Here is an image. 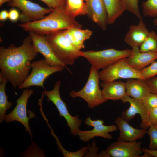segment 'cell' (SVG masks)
I'll return each instance as SVG.
<instances>
[{"label": "cell", "mask_w": 157, "mask_h": 157, "mask_svg": "<svg viewBox=\"0 0 157 157\" xmlns=\"http://www.w3.org/2000/svg\"><path fill=\"white\" fill-rule=\"evenodd\" d=\"M140 72L145 80L157 75V61H154Z\"/></svg>", "instance_id": "cell-30"}, {"label": "cell", "mask_w": 157, "mask_h": 157, "mask_svg": "<svg viewBox=\"0 0 157 157\" xmlns=\"http://www.w3.org/2000/svg\"><path fill=\"white\" fill-rule=\"evenodd\" d=\"M38 53L29 35L19 47L11 44L7 48L0 47V73L16 89L28 76L32 61Z\"/></svg>", "instance_id": "cell-1"}, {"label": "cell", "mask_w": 157, "mask_h": 157, "mask_svg": "<svg viewBox=\"0 0 157 157\" xmlns=\"http://www.w3.org/2000/svg\"><path fill=\"white\" fill-rule=\"evenodd\" d=\"M46 4L49 8L54 9L65 4V0H40Z\"/></svg>", "instance_id": "cell-32"}, {"label": "cell", "mask_w": 157, "mask_h": 157, "mask_svg": "<svg viewBox=\"0 0 157 157\" xmlns=\"http://www.w3.org/2000/svg\"><path fill=\"white\" fill-rule=\"evenodd\" d=\"M144 105L149 112L157 107V95L149 92L142 99Z\"/></svg>", "instance_id": "cell-28"}, {"label": "cell", "mask_w": 157, "mask_h": 157, "mask_svg": "<svg viewBox=\"0 0 157 157\" xmlns=\"http://www.w3.org/2000/svg\"><path fill=\"white\" fill-rule=\"evenodd\" d=\"M29 33L35 50L44 56L49 65L52 67L62 66L65 67L56 56L45 36L40 35L32 32Z\"/></svg>", "instance_id": "cell-14"}, {"label": "cell", "mask_w": 157, "mask_h": 157, "mask_svg": "<svg viewBox=\"0 0 157 157\" xmlns=\"http://www.w3.org/2000/svg\"><path fill=\"white\" fill-rule=\"evenodd\" d=\"M33 92V91L31 89H24L20 97L17 100V104L15 108L9 114L6 115L3 119V121L8 123L14 121L20 122L32 138L33 135L29 121L30 119L36 117L33 113L29 117H28L27 106L28 99Z\"/></svg>", "instance_id": "cell-9"}, {"label": "cell", "mask_w": 157, "mask_h": 157, "mask_svg": "<svg viewBox=\"0 0 157 157\" xmlns=\"http://www.w3.org/2000/svg\"><path fill=\"white\" fill-rule=\"evenodd\" d=\"M86 15L102 30L106 29L107 13L103 0H87Z\"/></svg>", "instance_id": "cell-15"}, {"label": "cell", "mask_w": 157, "mask_h": 157, "mask_svg": "<svg viewBox=\"0 0 157 157\" xmlns=\"http://www.w3.org/2000/svg\"><path fill=\"white\" fill-rule=\"evenodd\" d=\"M98 70L91 66L87 82L80 90L71 91L69 96L74 99L80 97L87 102L88 107L93 108L107 101L104 98L99 87Z\"/></svg>", "instance_id": "cell-4"}, {"label": "cell", "mask_w": 157, "mask_h": 157, "mask_svg": "<svg viewBox=\"0 0 157 157\" xmlns=\"http://www.w3.org/2000/svg\"><path fill=\"white\" fill-rule=\"evenodd\" d=\"M150 32L142 19L137 24L131 25L124 38V42L132 48L140 47L144 42Z\"/></svg>", "instance_id": "cell-16"}, {"label": "cell", "mask_w": 157, "mask_h": 157, "mask_svg": "<svg viewBox=\"0 0 157 157\" xmlns=\"http://www.w3.org/2000/svg\"><path fill=\"white\" fill-rule=\"evenodd\" d=\"M147 133L150 138V142L148 149L157 150V125H151L149 126Z\"/></svg>", "instance_id": "cell-29"}, {"label": "cell", "mask_w": 157, "mask_h": 157, "mask_svg": "<svg viewBox=\"0 0 157 157\" xmlns=\"http://www.w3.org/2000/svg\"><path fill=\"white\" fill-rule=\"evenodd\" d=\"M61 83V81H58L55 83L52 90H45L43 92L44 95L47 97V101L53 103L58 110L60 116L63 117L66 120L67 125L70 129L71 134L76 136L80 129L82 121L78 116H73L70 114L65 103L62 100L60 93Z\"/></svg>", "instance_id": "cell-6"}, {"label": "cell", "mask_w": 157, "mask_h": 157, "mask_svg": "<svg viewBox=\"0 0 157 157\" xmlns=\"http://www.w3.org/2000/svg\"><path fill=\"white\" fill-rule=\"evenodd\" d=\"M149 118L150 125H157V107L149 112Z\"/></svg>", "instance_id": "cell-34"}, {"label": "cell", "mask_w": 157, "mask_h": 157, "mask_svg": "<svg viewBox=\"0 0 157 157\" xmlns=\"http://www.w3.org/2000/svg\"><path fill=\"white\" fill-rule=\"evenodd\" d=\"M103 1L107 12L108 24H113L125 10L122 0Z\"/></svg>", "instance_id": "cell-22"}, {"label": "cell", "mask_w": 157, "mask_h": 157, "mask_svg": "<svg viewBox=\"0 0 157 157\" xmlns=\"http://www.w3.org/2000/svg\"><path fill=\"white\" fill-rule=\"evenodd\" d=\"M121 100L123 102H128L130 104L129 107L121 113V117L129 122L138 114L141 120L140 127L146 130L149 127V112L142 101L135 99L127 95Z\"/></svg>", "instance_id": "cell-12"}, {"label": "cell", "mask_w": 157, "mask_h": 157, "mask_svg": "<svg viewBox=\"0 0 157 157\" xmlns=\"http://www.w3.org/2000/svg\"><path fill=\"white\" fill-rule=\"evenodd\" d=\"M145 81L150 92L157 95V75Z\"/></svg>", "instance_id": "cell-31"}, {"label": "cell", "mask_w": 157, "mask_h": 157, "mask_svg": "<svg viewBox=\"0 0 157 157\" xmlns=\"http://www.w3.org/2000/svg\"><path fill=\"white\" fill-rule=\"evenodd\" d=\"M7 3L8 6L17 7L22 11L19 19L23 23L42 19L45 15L50 13L53 10L42 7L28 0H12Z\"/></svg>", "instance_id": "cell-10"}, {"label": "cell", "mask_w": 157, "mask_h": 157, "mask_svg": "<svg viewBox=\"0 0 157 157\" xmlns=\"http://www.w3.org/2000/svg\"><path fill=\"white\" fill-rule=\"evenodd\" d=\"M32 70L24 82L18 87L22 89L32 86L41 87L45 89L44 82L49 76L56 72L62 71V66L52 67L49 65L45 59L32 61Z\"/></svg>", "instance_id": "cell-7"}, {"label": "cell", "mask_w": 157, "mask_h": 157, "mask_svg": "<svg viewBox=\"0 0 157 157\" xmlns=\"http://www.w3.org/2000/svg\"><path fill=\"white\" fill-rule=\"evenodd\" d=\"M63 30L45 36L57 58L65 66L72 65L76 60L82 56V51L76 48L66 37Z\"/></svg>", "instance_id": "cell-3"}, {"label": "cell", "mask_w": 157, "mask_h": 157, "mask_svg": "<svg viewBox=\"0 0 157 157\" xmlns=\"http://www.w3.org/2000/svg\"><path fill=\"white\" fill-rule=\"evenodd\" d=\"M104 98L115 101L121 100L126 95L125 83L121 81H114L108 82H102L100 83Z\"/></svg>", "instance_id": "cell-19"}, {"label": "cell", "mask_w": 157, "mask_h": 157, "mask_svg": "<svg viewBox=\"0 0 157 157\" xmlns=\"http://www.w3.org/2000/svg\"><path fill=\"white\" fill-rule=\"evenodd\" d=\"M153 24L154 25L157 26V16L155 17V18L154 19L153 22Z\"/></svg>", "instance_id": "cell-40"}, {"label": "cell", "mask_w": 157, "mask_h": 157, "mask_svg": "<svg viewBox=\"0 0 157 157\" xmlns=\"http://www.w3.org/2000/svg\"><path fill=\"white\" fill-rule=\"evenodd\" d=\"M143 14L145 16L156 17L157 16V0H147L141 4Z\"/></svg>", "instance_id": "cell-26"}, {"label": "cell", "mask_w": 157, "mask_h": 157, "mask_svg": "<svg viewBox=\"0 0 157 157\" xmlns=\"http://www.w3.org/2000/svg\"><path fill=\"white\" fill-rule=\"evenodd\" d=\"M143 152H145L149 153L151 154L153 157H157V150H152L148 149L143 148H142Z\"/></svg>", "instance_id": "cell-37"}, {"label": "cell", "mask_w": 157, "mask_h": 157, "mask_svg": "<svg viewBox=\"0 0 157 157\" xmlns=\"http://www.w3.org/2000/svg\"><path fill=\"white\" fill-rule=\"evenodd\" d=\"M8 13V18L12 22H16L19 18L20 14L19 11L15 8L11 9Z\"/></svg>", "instance_id": "cell-35"}, {"label": "cell", "mask_w": 157, "mask_h": 157, "mask_svg": "<svg viewBox=\"0 0 157 157\" xmlns=\"http://www.w3.org/2000/svg\"><path fill=\"white\" fill-rule=\"evenodd\" d=\"M8 82L0 73V122L2 123L6 110L10 108L12 103L8 100L5 90Z\"/></svg>", "instance_id": "cell-23"}, {"label": "cell", "mask_w": 157, "mask_h": 157, "mask_svg": "<svg viewBox=\"0 0 157 157\" xmlns=\"http://www.w3.org/2000/svg\"><path fill=\"white\" fill-rule=\"evenodd\" d=\"M64 31L66 38L74 46L80 50L85 47V41L89 39L92 34V31L90 30L78 28H68Z\"/></svg>", "instance_id": "cell-21"}, {"label": "cell", "mask_w": 157, "mask_h": 157, "mask_svg": "<svg viewBox=\"0 0 157 157\" xmlns=\"http://www.w3.org/2000/svg\"><path fill=\"white\" fill-rule=\"evenodd\" d=\"M115 122L120 131L117 141H136L144 137L147 133L146 129H138L133 127L121 117L117 118Z\"/></svg>", "instance_id": "cell-18"}, {"label": "cell", "mask_w": 157, "mask_h": 157, "mask_svg": "<svg viewBox=\"0 0 157 157\" xmlns=\"http://www.w3.org/2000/svg\"><path fill=\"white\" fill-rule=\"evenodd\" d=\"M139 49L141 52L151 51L157 53V34L154 31L150 32Z\"/></svg>", "instance_id": "cell-25"}, {"label": "cell", "mask_w": 157, "mask_h": 157, "mask_svg": "<svg viewBox=\"0 0 157 157\" xmlns=\"http://www.w3.org/2000/svg\"><path fill=\"white\" fill-rule=\"evenodd\" d=\"M12 1V0H0V6L1 7L2 5L6 2H10Z\"/></svg>", "instance_id": "cell-39"}, {"label": "cell", "mask_w": 157, "mask_h": 157, "mask_svg": "<svg viewBox=\"0 0 157 157\" xmlns=\"http://www.w3.org/2000/svg\"><path fill=\"white\" fill-rule=\"evenodd\" d=\"M139 0H122L125 10L133 14L139 19H142L138 6Z\"/></svg>", "instance_id": "cell-27"}, {"label": "cell", "mask_w": 157, "mask_h": 157, "mask_svg": "<svg viewBox=\"0 0 157 157\" xmlns=\"http://www.w3.org/2000/svg\"><path fill=\"white\" fill-rule=\"evenodd\" d=\"M126 95L136 100L142 101L150 92L145 80L131 78L125 82Z\"/></svg>", "instance_id": "cell-20"}, {"label": "cell", "mask_w": 157, "mask_h": 157, "mask_svg": "<svg viewBox=\"0 0 157 157\" xmlns=\"http://www.w3.org/2000/svg\"><path fill=\"white\" fill-rule=\"evenodd\" d=\"M92 146L90 145L88 146V149L85 154V157H97L98 156V148L96 146L95 141L92 144Z\"/></svg>", "instance_id": "cell-33"}, {"label": "cell", "mask_w": 157, "mask_h": 157, "mask_svg": "<svg viewBox=\"0 0 157 157\" xmlns=\"http://www.w3.org/2000/svg\"><path fill=\"white\" fill-rule=\"evenodd\" d=\"M87 1V0H65L67 9L75 17L86 14Z\"/></svg>", "instance_id": "cell-24"}, {"label": "cell", "mask_w": 157, "mask_h": 157, "mask_svg": "<svg viewBox=\"0 0 157 157\" xmlns=\"http://www.w3.org/2000/svg\"><path fill=\"white\" fill-rule=\"evenodd\" d=\"M130 55L126 58L128 65L134 69L140 71L157 59V53L141 52L139 48H132Z\"/></svg>", "instance_id": "cell-17"}, {"label": "cell", "mask_w": 157, "mask_h": 157, "mask_svg": "<svg viewBox=\"0 0 157 157\" xmlns=\"http://www.w3.org/2000/svg\"><path fill=\"white\" fill-rule=\"evenodd\" d=\"M75 18L68 10L65 4L53 9L48 15L42 19L23 23L18 26L26 31L45 36L60 30L81 28V25Z\"/></svg>", "instance_id": "cell-2"}, {"label": "cell", "mask_w": 157, "mask_h": 157, "mask_svg": "<svg viewBox=\"0 0 157 157\" xmlns=\"http://www.w3.org/2000/svg\"><path fill=\"white\" fill-rule=\"evenodd\" d=\"M98 157H110L109 154L106 151H102L98 154Z\"/></svg>", "instance_id": "cell-38"}, {"label": "cell", "mask_w": 157, "mask_h": 157, "mask_svg": "<svg viewBox=\"0 0 157 157\" xmlns=\"http://www.w3.org/2000/svg\"><path fill=\"white\" fill-rule=\"evenodd\" d=\"M141 143L140 141H117L108 146L106 151L112 157H141L143 152Z\"/></svg>", "instance_id": "cell-13"}, {"label": "cell", "mask_w": 157, "mask_h": 157, "mask_svg": "<svg viewBox=\"0 0 157 157\" xmlns=\"http://www.w3.org/2000/svg\"><path fill=\"white\" fill-rule=\"evenodd\" d=\"M132 51V49L119 50L113 48L99 51L90 50L82 51V57L99 70L106 68L122 58L128 57Z\"/></svg>", "instance_id": "cell-5"}, {"label": "cell", "mask_w": 157, "mask_h": 157, "mask_svg": "<svg viewBox=\"0 0 157 157\" xmlns=\"http://www.w3.org/2000/svg\"><path fill=\"white\" fill-rule=\"evenodd\" d=\"M9 13L7 10H3L0 12V20L4 21L8 18Z\"/></svg>", "instance_id": "cell-36"}, {"label": "cell", "mask_w": 157, "mask_h": 157, "mask_svg": "<svg viewBox=\"0 0 157 157\" xmlns=\"http://www.w3.org/2000/svg\"><path fill=\"white\" fill-rule=\"evenodd\" d=\"M127 58L120 59L99 72L100 79L103 82H108L119 78H138L145 80L140 71L130 67Z\"/></svg>", "instance_id": "cell-8"}, {"label": "cell", "mask_w": 157, "mask_h": 157, "mask_svg": "<svg viewBox=\"0 0 157 157\" xmlns=\"http://www.w3.org/2000/svg\"><path fill=\"white\" fill-rule=\"evenodd\" d=\"M85 123L86 125L93 126V128L91 130L84 131L79 129L78 131L77 135L84 142H87L96 137L111 139L112 136L109 133L114 132L118 129L116 125H105L103 120H92L90 117L86 118Z\"/></svg>", "instance_id": "cell-11"}]
</instances>
